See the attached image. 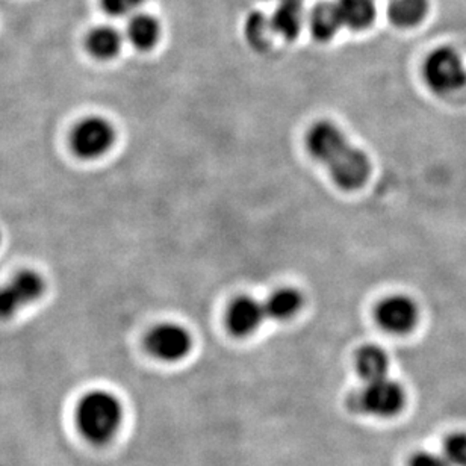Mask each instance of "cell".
<instances>
[{
    "mask_svg": "<svg viewBox=\"0 0 466 466\" xmlns=\"http://www.w3.org/2000/svg\"><path fill=\"white\" fill-rule=\"evenodd\" d=\"M427 0H390L388 17L395 26L412 27L426 17Z\"/></svg>",
    "mask_w": 466,
    "mask_h": 466,
    "instance_id": "e0dca14e",
    "label": "cell"
},
{
    "mask_svg": "<svg viewBox=\"0 0 466 466\" xmlns=\"http://www.w3.org/2000/svg\"><path fill=\"white\" fill-rule=\"evenodd\" d=\"M301 5L299 0H282L273 15L271 25L274 32L285 36L287 40H294L301 29Z\"/></svg>",
    "mask_w": 466,
    "mask_h": 466,
    "instance_id": "9a60e30c",
    "label": "cell"
},
{
    "mask_svg": "<svg viewBox=\"0 0 466 466\" xmlns=\"http://www.w3.org/2000/svg\"><path fill=\"white\" fill-rule=\"evenodd\" d=\"M143 4L144 0H100L105 13L111 17H132Z\"/></svg>",
    "mask_w": 466,
    "mask_h": 466,
    "instance_id": "ffe728a7",
    "label": "cell"
},
{
    "mask_svg": "<svg viewBox=\"0 0 466 466\" xmlns=\"http://www.w3.org/2000/svg\"><path fill=\"white\" fill-rule=\"evenodd\" d=\"M444 456L451 466H466V433H454L447 438Z\"/></svg>",
    "mask_w": 466,
    "mask_h": 466,
    "instance_id": "d6986e66",
    "label": "cell"
},
{
    "mask_svg": "<svg viewBox=\"0 0 466 466\" xmlns=\"http://www.w3.org/2000/svg\"><path fill=\"white\" fill-rule=\"evenodd\" d=\"M350 403L356 412L370 417L390 418L403 410L406 392L397 381L390 377H381L377 380L365 381V385L354 392Z\"/></svg>",
    "mask_w": 466,
    "mask_h": 466,
    "instance_id": "3957f363",
    "label": "cell"
},
{
    "mask_svg": "<svg viewBox=\"0 0 466 466\" xmlns=\"http://www.w3.org/2000/svg\"><path fill=\"white\" fill-rule=\"evenodd\" d=\"M376 319L385 332L404 335L418 323V306L408 296H390L379 303Z\"/></svg>",
    "mask_w": 466,
    "mask_h": 466,
    "instance_id": "ba28073f",
    "label": "cell"
},
{
    "mask_svg": "<svg viewBox=\"0 0 466 466\" xmlns=\"http://www.w3.org/2000/svg\"><path fill=\"white\" fill-rule=\"evenodd\" d=\"M116 139V132L108 120L102 116H86L73 129V152L84 159H95L108 152Z\"/></svg>",
    "mask_w": 466,
    "mask_h": 466,
    "instance_id": "5b68a950",
    "label": "cell"
},
{
    "mask_svg": "<svg viewBox=\"0 0 466 466\" xmlns=\"http://www.w3.org/2000/svg\"><path fill=\"white\" fill-rule=\"evenodd\" d=\"M45 288V280L35 271L23 269L15 274L6 285L0 288V319H11L25 306L38 300Z\"/></svg>",
    "mask_w": 466,
    "mask_h": 466,
    "instance_id": "8992f818",
    "label": "cell"
},
{
    "mask_svg": "<svg viewBox=\"0 0 466 466\" xmlns=\"http://www.w3.org/2000/svg\"><path fill=\"white\" fill-rule=\"evenodd\" d=\"M273 32L271 18L265 17L262 13L251 14L246 22L247 40L258 49H264L265 46H268Z\"/></svg>",
    "mask_w": 466,
    "mask_h": 466,
    "instance_id": "ac0fdd59",
    "label": "cell"
},
{
    "mask_svg": "<svg viewBox=\"0 0 466 466\" xmlns=\"http://www.w3.org/2000/svg\"><path fill=\"white\" fill-rule=\"evenodd\" d=\"M338 13L341 17L342 26L353 31L367 29L376 17L374 0H337Z\"/></svg>",
    "mask_w": 466,
    "mask_h": 466,
    "instance_id": "4fadbf2b",
    "label": "cell"
},
{
    "mask_svg": "<svg viewBox=\"0 0 466 466\" xmlns=\"http://www.w3.org/2000/svg\"><path fill=\"white\" fill-rule=\"evenodd\" d=\"M310 157L328 168L333 182L344 191H356L371 175L370 157L350 141L335 123L317 121L306 134Z\"/></svg>",
    "mask_w": 466,
    "mask_h": 466,
    "instance_id": "6da1fadb",
    "label": "cell"
},
{
    "mask_svg": "<svg viewBox=\"0 0 466 466\" xmlns=\"http://www.w3.org/2000/svg\"><path fill=\"white\" fill-rule=\"evenodd\" d=\"M342 26L335 4H319L310 14V31L319 41L332 40Z\"/></svg>",
    "mask_w": 466,
    "mask_h": 466,
    "instance_id": "2e32d148",
    "label": "cell"
},
{
    "mask_svg": "<svg viewBox=\"0 0 466 466\" xmlns=\"http://www.w3.org/2000/svg\"><path fill=\"white\" fill-rule=\"evenodd\" d=\"M356 370L365 381L388 377L390 358L385 350L377 346H365L356 354Z\"/></svg>",
    "mask_w": 466,
    "mask_h": 466,
    "instance_id": "5bb4252c",
    "label": "cell"
},
{
    "mask_svg": "<svg viewBox=\"0 0 466 466\" xmlns=\"http://www.w3.org/2000/svg\"><path fill=\"white\" fill-rule=\"evenodd\" d=\"M303 303L305 300L300 291L294 288H280L269 294L264 303L265 312L267 317L276 321H288L300 312Z\"/></svg>",
    "mask_w": 466,
    "mask_h": 466,
    "instance_id": "8fae6325",
    "label": "cell"
},
{
    "mask_svg": "<svg viewBox=\"0 0 466 466\" xmlns=\"http://www.w3.org/2000/svg\"><path fill=\"white\" fill-rule=\"evenodd\" d=\"M146 347L148 353L159 360L177 362L188 356L189 350L193 347V339L188 330L179 324L164 323L148 332Z\"/></svg>",
    "mask_w": 466,
    "mask_h": 466,
    "instance_id": "52a82bcc",
    "label": "cell"
},
{
    "mask_svg": "<svg viewBox=\"0 0 466 466\" xmlns=\"http://www.w3.org/2000/svg\"><path fill=\"white\" fill-rule=\"evenodd\" d=\"M409 466H451L445 456L433 453H420L413 456Z\"/></svg>",
    "mask_w": 466,
    "mask_h": 466,
    "instance_id": "44dd1931",
    "label": "cell"
},
{
    "mask_svg": "<svg viewBox=\"0 0 466 466\" xmlns=\"http://www.w3.org/2000/svg\"><path fill=\"white\" fill-rule=\"evenodd\" d=\"M121 45H123V36L120 31L109 25L96 26L88 32L86 38L88 54L100 61L116 58V55L120 54Z\"/></svg>",
    "mask_w": 466,
    "mask_h": 466,
    "instance_id": "30bf717a",
    "label": "cell"
},
{
    "mask_svg": "<svg viewBox=\"0 0 466 466\" xmlns=\"http://www.w3.org/2000/svg\"><path fill=\"white\" fill-rule=\"evenodd\" d=\"M121 420L120 401L106 390L88 392L77 406V427L91 444L104 445L113 440L120 429Z\"/></svg>",
    "mask_w": 466,
    "mask_h": 466,
    "instance_id": "7a4b0ae2",
    "label": "cell"
},
{
    "mask_svg": "<svg viewBox=\"0 0 466 466\" xmlns=\"http://www.w3.org/2000/svg\"><path fill=\"white\" fill-rule=\"evenodd\" d=\"M422 75L427 86L438 95H451L466 86L465 66L450 47L433 50L426 58Z\"/></svg>",
    "mask_w": 466,
    "mask_h": 466,
    "instance_id": "277c9868",
    "label": "cell"
},
{
    "mask_svg": "<svg viewBox=\"0 0 466 466\" xmlns=\"http://www.w3.org/2000/svg\"><path fill=\"white\" fill-rule=\"evenodd\" d=\"M126 35L137 49L148 50L155 47L159 40L161 27H159L157 18L152 15L134 14L126 27Z\"/></svg>",
    "mask_w": 466,
    "mask_h": 466,
    "instance_id": "7c38bea8",
    "label": "cell"
},
{
    "mask_svg": "<svg viewBox=\"0 0 466 466\" xmlns=\"http://www.w3.org/2000/svg\"><path fill=\"white\" fill-rule=\"evenodd\" d=\"M267 312L264 303L250 296L238 297L226 314V323L233 337H250L264 323Z\"/></svg>",
    "mask_w": 466,
    "mask_h": 466,
    "instance_id": "9c48e42d",
    "label": "cell"
}]
</instances>
